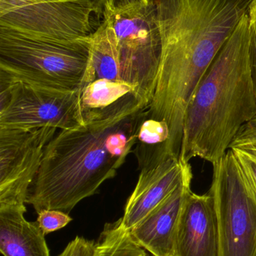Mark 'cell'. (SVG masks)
<instances>
[{"label": "cell", "mask_w": 256, "mask_h": 256, "mask_svg": "<svg viewBox=\"0 0 256 256\" xmlns=\"http://www.w3.org/2000/svg\"><path fill=\"white\" fill-rule=\"evenodd\" d=\"M129 94H135V88L129 84L107 79L96 80L81 90V106L84 112L105 109Z\"/></svg>", "instance_id": "obj_14"}, {"label": "cell", "mask_w": 256, "mask_h": 256, "mask_svg": "<svg viewBox=\"0 0 256 256\" xmlns=\"http://www.w3.org/2000/svg\"><path fill=\"white\" fill-rule=\"evenodd\" d=\"M25 204H0V251L4 256H50L37 221L24 218Z\"/></svg>", "instance_id": "obj_13"}, {"label": "cell", "mask_w": 256, "mask_h": 256, "mask_svg": "<svg viewBox=\"0 0 256 256\" xmlns=\"http://www.w3.org/2000/svg\"><path fill=\"white\" fill-rule=\"evenodd\" d=\"M144 250L132 240L120 218L105 224L96 242L95 256H147Z\"/></svg>", "instance_id": "obj_15"}, {"label": "cell", "mask_w": 256, "mask_h": 256, "mask_svg": "<svg viewBox=\"0 0 256 256\" xmlns=\"http://www.w3.org/2000/svg\"><path fill=\"white\" fill-rule=\"evenodd\" d=\"M79 3L93 10L95 14L103 16L105 8V0H68Z\"/></svg>", "instance_id": "obj_21"}, {"label": "cell", "mask_w": 256, "mask_h": 256, "mask_svg": "<svg viewBox=\"0 0 256 256\" xmlns=\"http://www.w3.org/2000/svg\"><path fill=\"white\" fill-rule=\"evenodd\" d=\"M81 90H66L14 79L0 74V129L30 130L82 126Z\"/></svg>", "instance_id": "obj_6"}, {"label": "cell", "mask_w": 256, "mask_h": 256, "mask_svg": "<svg viewBox=\"0 0 256 256\" xmlns=\"http://www.w3.org/2000/svg\"><path fill=\"white\" fill-rule=\"evenodd\" d=\"M90 37L57 42L0 27V74L66 90H82Z\"/></svg>", "instance_id": "obj_4"}, {"label": "cell", "mask_w": 256, "mask_h": 256, "mask_svg": "<svg viewBox=\"0 0 256 256\" xmlns=\"http://www.w3.org/2000/svg\"><path fill=\"white\" fill-rule=\"evenodd\" d=\"M174 256H219L214 202L210 191L191 192L183 204L174 240Z\"/></svg>", "instance_id": "obj_11"}, {"label": "cell", "mask_w": 256, "mask_h": 256, "mask_svg": "<svg viewBox=\"0 0 256 256\" xmlns=\"http://www.w3.org/2000/svg\"><path fill=\"white\" fill-rule=\"evenodd\" d=\"M149 2V1H148ZM103 18L115 34L120 82L135 88V97L150 108L162 54L160 31L153 4L120 12L105 9Z\"/></svg>", "instance_id": "obj_5"}, {"label": "cell", "mask_w": 256, "mask_h": 256, "mask_svg": "<svg viewBox=\"0 0 256 256\" xmlns=\"http://www.w3.org/2000/svg\"><path fill=\"white\" fill-rule=\"evenodd\" d=\"M72 221L69 214L57 210H43L38 213L37 222L45 236L66 227Z\"/></svg>", "instance_id": "obj_16"}, {"label": "cell", "mask_w": 256, "mask_h": 256, "mask_svg": "<svg viewBox=\"0 0 256 256\" xmlns=\"http://www.w3.org/2000/svg\"><path fill=\"white\" fill-rule=\"evenodd\" d=\"M58 129H0V204H25L48 143Z\"/></svg>", "instance_id": "obj_9"}, {"label": "cell", "mask_w": 256, "mask_h": 256, "mask_svg": "<svg viewBox=\"0 0 256 256\" xmlns=\"http://www.w3.org/2000/svg\"><path fill=\"white\" fill-rule=\"evenodd\" d=\"M148 0H105V8L111 12L129 10L148 4Z\"/></svg>", "instance_id": "obj_20"}, {"label": "cell", "mask_w": 256, "mask_h": 256, "mask_svg": "<svg viewBox=\"0 0 256 256\" xmlns=\"http://www.w3.org/2000/svg\"><path fill=\"white\" fill-rule=\"evenodd\" d=\"M93 14L68 0H0V27L57 42L89 38L96 30Z\"/></svg>", "instance_id": "obj_8"}, {"label": "cell", "mask_w": 256, "mask_h": 256, "mask_svg": "<svg viewBox=\"0 0 256 256\" xmlns=\"http://www.w3.org/2000/svg\"><path fill=\"white\" fill-rule=\"evenodd\" d=\"M148 109L129 94L105 109L86 112L82 126L60 130L45 147L26 203L37 213L69 214L80 202L95 195L132 153Z\"/></svg>", "instance_id": "obj_1"}, {"label": "cell", "mask_w": 256, "mask_h": 256, "mask_svg": "<svg viewBox=\"0 0 256 256\" xmlns=\"http://www.w3.org/2000/svg\"><path fill=\"white\" fill-rule=\"evenodd\" d=\"M192 171L139 224L129 230L132 240L153 256H174V240L186 197L192 192Z\"/></svg>", "instance_id": "obj_12"}, {"label": "cell", "mask_w": 256, "mask_h": 256, "mask_svg": "<svg viewBox=\"0 0 256 256\" xmlns=\"http://www.w3.org/2000/svg\"><path fill=\"white\" fill-rule=\"evenodd\" d=\"M255 117L247 14L212 62L186 108L179 160L189 162L199 158L214 164Z\"/></svg>", "instance_id": "obj_3"}, {"label": "cell", "mask_w": 256, "mask_h": 256, "mask_svg": "<svg viewBox=\"0 0 256 256\" xmlns=\"http://www.w3.org/2000/svg\"><path fill=\"white\" fill-rule=\"evenodd\" d=\"M138 182L125 207L122 225L129 231L159 206L192 170L172 156H156L141 167Z\"/></svg>", "instance_id": "obj_10"}, {"label": "cell", "mask_w": 256, "mask_h": 256, "mask_svg": "<svg viewBox=\"0 0 256 256\" xmlns=\"http://www.w3.org/2000/svg\"><path fill=\"white\" fill-rule=\"evenodd\" d=\"M212 165L219 256H256L255 195L231 149Z\"/></svg>", "instance_id": "obj_7"}, {"label": "cell", "mask_w": 256, "mask_h": 256, "mask_svg": "<svg viewBox=\"0 0 256 256\" xmlns=\"http://www.w3.org/2000/svg\"><path fill=\"white\" fill-rule=\"evenodd\" d=\"M96 242L76 237L58 256H95Z\"/></svg>", "instance_id": "obj_18"}, {"label": "cell", "mask_w": 256, "mask_h": 256, "mask_svg": "<svg viewBox=\"0 0 256 256\" xmlns=\"http://www.w3.org/2000/svg\"><path fill=\"white\" fill-rule=\"evenodd\" d=\"M154 8L162 54L152 112L183 121L201 81L252 0H148Z\"/></svg>", "instance_id": "obj_2"}, {"label": "cell", "mask_w": 256, "mask_h": 256, "mask_svg": "<svg viewBox=\"0 0 256 256\" xmlns=\"http://www.w3.org/2000/svg\"><path fill=\"white\" fill-rule=\"evenodd\" d=\"M249 18V52L252 76L256 87V0H252L248 12Z\"/></svg>", "instance_id": "obj_19"}, {"label": "cell", "mask_w": 256, "mask_h": 256, "mask_svg": "<svg viewBox=\"0 0 256 256\" xmlns=\"http://www.w3.org/2000/svg\"><path fill=\"white\" fill-rule=\"evenodd\" d=\"M230 149L234 152L240 170L256 196V158L243 150Z\"/></svg>", "instance_id": "obj_17"}]
</instances>
